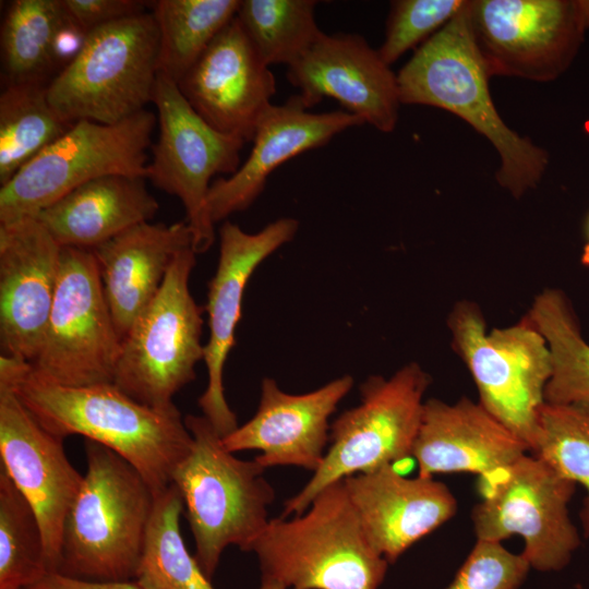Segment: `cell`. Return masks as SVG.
I'll use <instances>...</instances> for the list:
<instances>
[{
	"label": "cell",
	"instance_id": "obj_26",
	"mask_svg": "<svg viewBox=\"0 0 589 589\" xmlns=\"http://www.w3.org/2000/svg\"><path fill=\"white\" fill-rule=\"evenodd\" d=\"M69 22L61 0H15L1 25V77L3 86L49 83L62 67L58 44Z\"/></svg>",
	"mask_w": 589,
	"mask_h": 589
},
{
	"label": "cell",
	"instance_id": "obj_36",
	"mask_svg": "<svg viewBox=\"0 0 589 589\" xmlns=\"http://www.w3.org/2000/svg\"><path fill=\"white\" fill-rule=\"evenodd\" d=\"M68 17L85 34L135 14L146 12L137 0H61Z\"/></svg>",
	"mask_w": 589,
	"mask_h": 589
},
{
	"label": "cell",
	"instance_id": "obj_27",
	"mask_svg": "<svg viewBox=\"0 0 589 589\" xmlns=\"http://www.w3.org/2000/svg\"><path fill=\"white\" fill-rule=\"evenodd\" d=\"M527 317L544 337L552 357L545 402L589 401V344L566 296L556 289L542 291Z\"/></svg>",
	"mask_w": 589,
	"mask_h": 589
},
{
	"label": "cell",
	"instance_id": "obj_19",
	"mask_svg": "<svg viewBox=\"0 0 589 589\" xmlns=\"http://www.w3.org/2000/svg\"><path fill=\"white\" fill-rule=\"evenodd\" d=\"M61 247L35 217L0 224V342L33 362L51 312Z\"/></svg>",
	"mask_w": 589,
	"mask_h": 589
},
{
	"label": "cell",
	"instance_id": "obj_12",
	"mask_svg": "<svg viewBox=\"0 0 589 589\" xmlns=\"http://www.w3.org/2000/svg\"><path fill=\"white\" fill-rule=\"evenodd\" d=\"M121 349L94 252L61 248L53 303L32 369L65 386L113 383Z\"/></svg>",
	"mask_w": 589,
	"mask_h": 589
},
{
	"label": "cell",
	"instance_id": "obj_31",
	"mask_svg": "<svg viewBox=\"0 0 589 589\" xmlns=\"http://www.w3.org/2000/svg\"><path fill=\"white\" fill-rule=\"evenodd\" d=\"M314 0H242L237 19L268 67L299 61L323 33Z\"/></svg>",
	"mask_w": 589,
	"mask_h": 589
},
{
	"label": "cell",
	"instance_id": "obj_13",
	"mask_svg": "<svg viewBox=\"0 0 589 589\" xmlns=\"http://www.w3.org/2000/svg\"><path fill=\"white\" fill-rule=\"evenodd\" d=\"M468 15L490 76L549 82L584 41L589 0H473Z\"/></svg>",
	"mask_w": 589,
	"mask_h": 589
},
{
	"label": "cell",
	"instance_id": "obj_15",
	"mask_svg": "<svg viewBox=\"0 0 589 589\" xmlns=\"http://www.w3.org/2000/svg\"><path fill=\"white\" fill-rule=\"evenodd\" d=\"M299 229L294 218L277 219L249 233L228 220L219 229V260L208 283L206 312L209 337L204 346L207 385L197 402L203 416L225 437L239 425L224 387V368L235 346L236 328L242 315L245 286L259 265L291 241Z\"/></svg>",
	"mask_w": 589,
	"mask_h": 589
},
{
	"label": "cell",
	"instance_id": "obj_11",
	"mask_svg": "<svg viewBox=\"0 0 589 589\" xmlns=\"http://www.w3.org/2000/svg\"><path fill=\"white\" fill-rule=\"evenodd\" d=\"M576 484L537 456L527 454L479 480L482 495L471 512L477 540L524 539L531 569L557 572L580 545L568 512Z\"/></svg>",
	"mask_w": 589,
	"mask_h": 589
},
{
	"label": "cell",
	"instance_id": "obj_25",
	"mask_svg": "<svg viewBox=\"0 0 589 589\" xmlns=\"http://www.w3.org/2000/svg\"><path fill=\"white\" fill-rule=\"evenodd\" d=\"M145 180L125 175L93 179L44 208L35 218L61 248L93 250L156 215L159 204Z\"/></svg>",
	"mask_w": 589,
	"mask_h": 589
},
{
	"label": "cell",
	"instance_id": "obj_38",
	"mask_svg": "<svg viewBox=\"0 0 589 589\" xmlns=\"http://www.w3.org/2000/svg\"><path fill=\"white\" fill-rule=\"evenodd\" d=\"M586 231H587V241H586V243H585V245L582 248L580 262H581V264L584 266L589 267V216H588V219H587Z\"/></svg>",
	"mask_w": 589,
	"mask_h": 589
},
{
	"label": "cell",
	"instance_id": "obj_1",
	"mask_svg": "<svg viewBox=\"0 0 589 589\" xmlns=\"http://www.w3.org/2000/svg\"><path fill=\"white\" fill-rule=\"evenodd\" d=\"M0 382L50 433L81 435L130 462L155 493L171 484L176 467L192 446L179 409L137 402L113 383L65 386L37 375L28 362L1 354Z\"/></svg>",
	"mask_w": 589,
	"mask_h": 589
},
{
	"label": "cell",
	"instance_id": "obj_7",
	"mask_svg": "<svg viewBox=\"0 0 589 589\" xmlns=\"http://www.w3.org/2000/svg\"><path fill=\"white\" fill-rule=\"evenodd\" d=\"M430 382L428 373L414 362L389 378L368 377L360 386L359 405L332 423L323 462L308 483L284 503L280 517L304 513L313 498L336 481L411 455Z\"/></svg>",
	"mask_w": 589,
	"mask_h": 589
},
{
	"label": "cell",
	"instance_id": "obj_33",
	"mask_svg": "<svg viewBox=\"0 0 589 589\" xmlns=\"http://www.w3.org/2000/svg\"><path fill=\"white\" fill-rule=\"evenodd\" d=\"M531 450L558 474L586 489L579 516L589 537V401L544 402Z\"/></svg>",
	"mask_w": 589,
	"mask_h": 589
},
{
	"label": "cell",
	"instance_id": "obj_16",
	"mask_svg": "<svg viewBox=\"0 0 589 589\" xmlns=\"http://www.w3.org/2000/svg\"><path fill=\"white\" fill-rule=\"evenodd\" d=\"M0 458L39 520L48 574L58 573L64 521L84 476L70 462L63 438L47 431L2 382Z\"/></svg>",
	"mask_w": 589,
	"mask_h": 589
},
{
	"label": "cell",
	"instance_id": "obj_3",
	"mask_svg": "<svg viewBox=\"0 0 589 589\" xmlns=\"http://www.w3.org/2000/svg\"><path fill=\"white\" fill-rule=\"evenodd\" d=\"M87 469L64 521L59 574L87 581L134 580L155 492L112 449L85 440Z\"/></svg>",
	"mask_w": 589,
	"mask_h": 589
},
{
	"label": "cell",
	"instance_id": "obj_35",
	"mask_svg": "<svg viewBox=\"0 0 589 589\" xmlns=\"http://www.w3.org/2000/svg\"><path fill=\"white\" fill-rule=\"evenodd\" d=\"M531 569L528 561L502 542L477 540L445 589H520Z\"/></svg>",
	"mask_w": 589,
	"mask_h": 589
},
{
	"label": "cell",
	"instance_id": "obj_17",
	"mask_svg": "<svg viewBox=\"0 0 589 589\" xmlns=\"http://www.w3.org/2000/svg\"><path fill=\"white\" fill-rule=\"evenodd\" d=\"M287 79L308 109L328 97L381 132L397 125L401 105L397 74L358 34L322 33L288 68Z\"/></svg>",
	"mask_w": 589,
	"mask_h": 589
},
{
	"label": "cell",
	"instance_id": "obj_10",
	"mask_svg": "<svg viewBox=\"0 0 589 589\" xmlns=\"http://www.w3.org/2000/svg\"><path fill=\"white\" fill-rule=\"evenodd\" d=\"M156 122L148 110L116 124L74 122L1 185L0 224L35 217L70 191L99 177L146 178V151Z\"/></svg>",
	"mask_w": 589,
	"mask_h": 589
},
{
	"label": "cell",
	"instance_id": "obj_23",
	"mask_svg": "<svg viewBox=\"0 0 589 589\" xmlns=\"http://www.w3.org/2000/svg\"><path fill=\"white\" fill-rule=\"evenodd\" d=\"M528 445L482 405L468 398L455 404L424 401L411 455L420 477L470 472L480 477L507 466Z\"/></svg>",
	"mask_w": 589,
	"mask_h": 589
},
{
	"label": "cell",
	"instance_id": "obj_28",
	"mask_svg": "<svg viewBox=\"0 0 589 589\" xmlns=\"http://www.w3.org/2000/svg\"><path fill=\"white\" fill-rule=\"evenodd\" d=\"M72 125L49 104L47 84L3 86L0 94V184L9 182Z\"/></svg>",
	"mask_w": 589,
	"mask_h": 589
},
{
	"label": "cell",
	"instance_id": "obj_20",
	"mask_svg": "<svg viewBox=\"0 0 589 589\" xmlns=\"http://www.w3.org/2000/svg\"><path fill=\"white\" fill-rule=\"evenodd\" d=\"M352 385L353 378L347 374L315 390L296 395L265 377L255 414L223 437V445L232 454L260 450L254 460L265 469L294 466L315 472L329 442V417Z\"/></svg>",
	"mask_w": 589,
	"mask_h": 589
},
{
	"label": "cell",
	"instance_id": "obj_4",
	"mask_svg": "<svg viewBox=\"0 0 589 589\" xmlns=\"http://www.w3.org/2000/svg\"><path fill=\"white\" fill-rule=\"evenodd\" d=\"M263 579L287 589H378L389 563L368 541L344 479L291 519H269L254 542Z\"/></svg>",
	"mask_w": 589,
	"mask_h": 589
},
{
	"label": "cell",
	"instance_id": "obj_18",
	"mask_svg": "<svg viewBox=\"0 0 589 589\" xmlns=\"http://www.w3.org/2000/svg\"><path fill=\"white\" fill-rule=\"evenodd\" d=\"M192 108L216 130L252 142L273 105L276 81L235 16L177 83Z\"/></svg>",
	"mask_w": 589,
	"mask_h": 589
},
{
	"label": "cell",
	"instance_id": "obj_9",
	"mask_svg": "<svg viewBox=\"0 0 589 589\" xmlns=\"http://www.w3.org/2000/svg\"><path fill=\"white\" fill-rule=\"evenodd\" d=\"M192 248L175 257L152 302L122 339L113 384L145 406L176 408L173 396L195 378L204 358L202 308L190 291Z\"/></svg>",
	"mask_w": 589,
	"mask_h": 589
},
{
	"label": "cell",
	"instance_id": "obj_21",
	"mask_svg": "<svg viewBox=\"0 0 589 589\" xmlns=\"http://www.w3.org/2000/svg\"><path fill=\"white\" fill-rule=\"evenodd\" d=\"M364 124L346 110L314 113L299 95L272 105L262 116L247 160L227 179L211 184L207 208L214 224L247 209L279 166L310 149L326 145L347 129Z\"/></svg>",
	"mask_w": 589,
	"mask_h": 589
},
{
	"label": "cell",
	"instance_id": "obj_34",
	"mask_svg": "<svg viewBox=\"0 0 589 589\" xmlns=\"http://www.w3.org/2000/svg\"><path fill=\"white\" fill-rule=\"evenodd\" d=\"M466 0H397L390 4L385 39L377 49L390 67L405 52L426 41L446 25Z\"/></svg>",
	"mask_w": 589,
	"mask_h": 589
},
{
	"label": "cell",
	"instance_id": "obj_14",
	"mask_svg": "<svg viewBox=\"0 0 589 589\" xmlns=\"http://www.w3.org/2000/svg\"><path fill=\"white\" fill-rule=\"evenodd\" d=\"M158 111L159 134L152 145L146 179L177 196L193 233V250L206 252L215 240L207 208L211 179L235 173L245 143L208 124L189 104L177 82L158 73L153 100Z\"/></svg>",
	"mask_w": 589,
	"mask_h": 589
},
{
	"label": "cell",
	"instance_id": "obj_8",
	"mask_svg": "<svg viewBox=\"0 0 589 589\" xmlns=\"http://www.w3.org/2000/svg\"><path fill=\"white\" fill-rule=\"evenodd\" d=\"M447 323L453 346L477 386L479 402L531 450L553 369L544 337L527 316L488 333L482 312L470 301L456 303Z\"/></svg>",
	"mask_w": 589,
	"mask_h": 589
},
{
	"label": "cell",
	"instance_id": "obj_29",
	"mask_svg": "<svg viewBox=\"0 0 589 589\" xmlns=\"http://www.w3.org/2000/svg\"><path fill=\"white\" fill-rule=\"evenodd\" d=\"M184 506L172 483L155 493V503L134 581L143 589H215L182 538Z\"/></svg>",
	"mask_w": 589,
	"mask_h": 589
},
{
	"label": "cell",
	"instance_id": "obj_24",
	"mask_svg": "<svg viewBox=\"0 0 589 589\" xmlns=\"http://www.w3.org/2000/svg\"><path fill=\"white\" fill-rule=\"evenodd\" d=\"M189 248L193 249V233L182 220L142 223L92 250L122 339L159 291L175 257Z\"/></svg>",
	"mask_w": 589,
	"mask_h": 589
},
{
	"label": "cell",
	"instance_id": "obj_37",
	"mask_svg": "<svg viewBox=\"0 0 589 589\" xmlns=\"http://www.w3.org/2000/svg\"><path fill=\"white\" fill-rule=\"evenodd\" d=\"M26 589H143L134 580L87 581L50 573Z\"/></svg>",
	"mask_w": 589,
	"mask_h": 589
},
{
	"label": "cell",
	"instance_id": "obj_39",
	"mask_svg": "<svg viewBox=\"0 0 589 589\" xmlns=\"http://www.w3.org/2000/svg\"><path fill=\"white\" fill-rule=\"evenodd\" d=\"M260 589H287V588L277 581L262 578Z\"/></svg>",
	"mask_w": 589,
	"mask_h": 589
},
{
	"label": "cell",
	"instance_id": "obj_30",
	"mask_svg": "<svg viewBox=\"0 0 589 589\" xmlns=\"http://www.w3.org/2000/svg\"><path fill=\"white\" fill-rule=\"evenodd\" d=\"M240 0H158L159 73L179 83L218 33L237 15Z\"/></svg>",
	"mask_w": 589,
	"mask_h": 589
},
{
	"label": "cell",
	"instance_id": "obj_22",
	"mask_svg": "<svg viewBox=\"0 0 589 589\" xmlns=\"http://www.w3.org/2000/svg\"><path fill=\"white\" fill-rule=\"evenodd\" d=\"M344 482L368 541L389 564L457 510L444 483L433 477L406 478L392 465Z\"/></svg>",
	"mask_w": 589,
	"mask_h": 589
},
{
	"label": "cell",
	"instance_id": "obj_5",
	"mask_svg": "<svg viewBox=\"0 0 589 589\" xmlns=\"http://www.w3.org/2000/svg\"><path fill=\"white\" fill-rule=\"evenodd\" d=\"M184 423L192 446L176 467L171 483L178 489L195 544V560L212 580L229 545L251 552L267 526L275 490L260 464L228 452L204 416L188 414Z\"/></svg>",
	"mask_w": 589,
	"mask_h": 589
},
{
	"label": "cell",
	"instance_id": "obj_6",
	"mask_svg": "<svg viewBox=\"0 0 589 589\" xmlns=\"http://www.w3.org/2000/svg\"><path fill=\"white\" fill-rule=\"evenodd\" d=\"M158 53L152 12L100 26L86 35L77 55L48 83V101L71 123H119L153 100Z\"/></svg>",
	"mask_w": 589,
	"mask_h": 589
},
{
	"label": "cell",
	"instance_id": "obj_2",
	"mask_svg": "<svg viewBox=\"0 0 589 589\" xmlns=\"http://www.w3.org/2000/svg\"><path fill=\"white\" fill-rule=\"evenodd\" d=\"M489 79L470 27L468 0L397 74L401 104L447 110L491 142L501 158L496 180L518 199L540 182L549 155L503 121L493 104Z\"/></svg>",
	"mask_w": 589,
	"mask_h": 589
},
{
	"label": "cell",
	"instance_id": "obj_32",
	"mask_svg": "<svg viewBox=\"0 0 589 589\" xmlns=\"http://www.w3.org/2000/svg\"><path fill=\"white\" fill-rule=\"evenodd\" d=\"M47 574L36 513L0 466V589H26Z\"/></svg>",
	"mask_w": 589,
	"mask_h": 589
}]
</instances>
